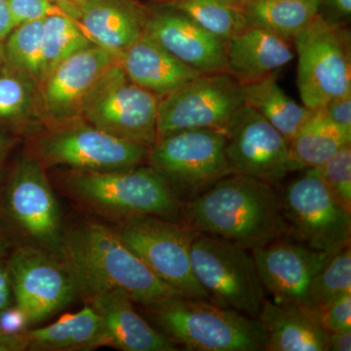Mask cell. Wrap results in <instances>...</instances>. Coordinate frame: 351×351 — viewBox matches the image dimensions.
Returning <instances> with one entry per match:
<instances>
[{
    "label": "cell",
    "instance_id": "obj_7",
    "mask_svg": "<svg viewBox=\"0 0 351 351\" xmlns=\"http://www.w3.org/2000/svg\"><path fill=\"white\" fill-rule=\"evenodd\" d=\"M193 274L209 302L223 308L258 318L265 288L253 256L246 249L197 232L191 248Z\"/></svg>",
    "mask_w": 351,
    "mask_h": 351
},
{
    "label": "cell",
    "instance_id": "obj_24",
    "mask_svg": "<svg viewBox=\"0 0 351 351\" xmlns=\"http://www.w3.org/2000/svg\"><path fill=\"white\" fill-rule=\"evenodd\" d=\"M27 350H90L112 346L103 319L91 306L64 314L48 326L24 332Z\"/></svg>",
    "mask_w": 351,
    "mask_h": 351
},
{
    "label": "cell",
    "instance_id": "obj_12",
    "mask_svg": "<svg viewBox=\"0 0 351 351\" xmlns=\"http://www.w3.org/2000/svg\"><path fill=\"white\" fill-rule=\"evenodd\" d=\"M244 105L242 86L225 73L201 75L159 98L157 138L173 132L226 131Z\"/></svg>",
    "mask_w": 351,
    "mask_h": 351
},
{
    "label": "cell",
    "instance_id": "obj_15",
    "mask_svg": "<svg viewBox=\"0 0 351 351\" xmlns=\"http://www.w3.org/2000/svg\"><path fill=\"white\" fill-rule=\"evenodd\" d=\"M4 209L21 232L59 256L64 235L61 213L38 159L25 156L17 164L7 186Z\"/></svg>",
    "mask_w": 351,
    "mask_h": 351
},
{
    "label": "cell",
    "instance_id": "obj_20",
    "mask_svg": "<svg viewBox=\"0 0 351 351\" xmlns=\"http://www.w3.org/2000/svg\"><path fill=\"white\" fill-rule=\"evenodd\" d=\"M294 58L292 43L248 25L226 41V73L244 86L278 73Z\"/></svg>",
    "mask_w": 351,
    "mask_h": 351
},
{
    "label": "cell",
    "instance_id": "obj_3",
    "mask_svg": "<svg viewBox=\"0 0 351 351\" xmlns=\"http://www.w3.org/2000/svg\"><path fill=\"white\" fill-rule=\"evenodd\" d=\"M144 306L154 327L184 350H265L267 335L258 318L182 295Z\"/></svg>",
    "mask_w": 351,
    "mask_h": 351
},
{
    "label": "cell",
    "instance_id": "obj_29",
    "mask_svg": "<svg viewBox=\"0 0 351 351\" xmlns=\"http://www.w3.org/2000/svg\"><path fill=\"white\" fill-rule=\"evenodd\" d=\"M92 45L96 44L87 38L80 25L68 15L54 14L46 17L41 40L43 82L62 62Z\"/></svg>",
    "mask_w": 351,
    "mask_h": 351
},
{
    "label": "cell",
    "instance_id": "obj_10",
    "mask_svg": "<svg viewBox=\"0 0 351 351\" xmlns=\"http://www.w3.org/2000/svg\"><path fill=\"white\" fill-rule=\"evenodd\" d=\"M304 170L280 195L289 235L332 255L350 245L351 211L332 195L317 169Z\"/></svg>",
    "mask_w": 351,
    "mask_h": 351
},
{
    "label": "cell",
    "instance_id": "obj_39",
    "mask_svg": "<svg viewBox=\"0 0 351 351\" xmlns=\"http://www.w3.org/2000/svg\"><path fill=\"white\" fill-rule=\"evenodd\" d=\"M351 328L328 334L327 351H350Z\"/></svg>",
    "mask_w": 351,
    "mask_h": 351
},
{
    "label": "cell",
    "instance_id": "obj_26",
    "mask_svg": "<svg viewBox=\"0 0 351 351\" xmlns=\"http://www.w3.org/2000/svg\"><path fill=\"white\" fill-rule=\"evenodd\" d=\"M244 105L260 113L290 143L311 110L299 105L277 82V73L242 86Z\"/></svg>",
    "mask_w": 351,
    "mask_h": 351
},
{
    "label": "cell",
    "instance_id": "obj_37",
    "mask_svg": "<svg viewBox=\"0 0 351 351\" xmlns=\"http://www.w3.org/2000/svg\"><path fill=\"white\" fill-rule=\"evenodd\" d=\"M25 314L17 306L8 307L0 313V330L8 334H22L29 326Z\"/></svg>",
    "mask_w": 351,
    "mask_h": 351
},
{
    "label": "cell",
    "instance_id": "obj_19",
    "mask_svg": "<svg viewBox=\"0 0 351 351\" xmlns=\"http://www.w3.org/2000/svg\"><path fill=\"white\" fill-rule=\"evenodd\" d=\"M71 18L92 43L117 58L144 34L147 6L137 0H85Z\"/></svg>",
    "mask_w": 351,
    "mask_h": 351
},
{
    "label": "cell",
    "instance_id": "obj_32",
    "mask_svg": "<svg viewBox=\"0 0 351 351\" xmlns=\"http://www.w3.org/2000/svg\"><path fill=\"white\" fill-rule=\"evenodd\" d=\"M351 293V248L332 254L314 277L306 295V306L318 311L341 295Z\"/></svg>",
    "mask_w": 351,
    "mask_h": 351
},
{
    "label": "cell",
    "instance_id": "obj_30",
    "mask_svg": "<svg viewBox=\"0 0 351 351\" xmlns=\"http://www.w3.org/2000/svg\"><path fill=\"white\" fill-rule=\"evenodd\" d=\"M43 21H32L17 25L3 43V66L29 75L38 86L43 82Z\"/></svg>",
    "mask_w": 351,
    "mask_h": 351
},
{
    "label": "cell",
    "instance_id": "obj_13",
    "mask_svg": "<svg viewBox=\"0 0 351 351\" xmlns=\"http://www.w3.org/2000/svg\"><path fill=\"white\" fill-rule=\"evenodd\" d=\"M223 135L233 173L274 186L291 173L306 169L295 159L287 138L248 106L237 110Z\"/></svg>",
    "mask_w": 351,
    "mask_h": 351
},
{
    "label": "cell",
    "instance_id": "obj_47",
    "mask_svg": "<svg viewBox=\"0 0 351 351\" xmlns=\"http://www.w3.org/2000/svg\"><path fill=\"white\" fill-rule=\"evenodd\" d=\"M0 181H1V171H0Z\"/></svg>",
    "mask_w": 351,
    "mask_h": 351
},
{
    "label": "cell",
    "instance_id": "obj_40",
    "mask_svg": "<svg viewBox=\"0 0 351 351\" xmlns=\"http://www.w3.org/2000/svg\"><path fill=\"white\" fill-rule=\"evenodd\" d=\"M320 6L321 8L324 6L337 22L350 18L351 0H320Z\"/></svg>",
    "mask_w": 351,
    "mask_h": 351
},
{
    "label": "cell",
    "instance_id": "obj_18",
    "mask_svg": "<svg viewBox=\"0 0 351 351\" xmlns=\"http://www.w3.org/2000/svg\"><path fill=\"white\" fill-rule=\"evenodd\" d=\"M252 252L263 288L274 301L306 306L309 286L332 256L282 239Z\"/></svg>",
    "mask_w": 351,
    "mask_h": 351
},
{
    "label": "cell",
    "instance_id": "obj_4",
    "mask_svg": "<svg viewBox=\"0 0 351 351\" xmlns=\"http://www.w3.org/2000/svg\"><path fill=\"white\" fill-rule=\"evenodd\" d=\"M73 195L92 206L121 215L174 219L184 204L151 166L110 171H77L68 179Z\"/></svg>",
    "mask_w": 351,
    "mask_h": 351
},
{
    "label": "cell",
    "instance_id": "obj_45",
    "mask_svg": "<svg viewBox=\"0 0 351 351\" xmlns=\"http://www.w3.org/2000/svg\"><path fill=\"white\" fill-rule=\"evenodd\" d=\"M8 240L0 233V256L3 255L4 253L9 249Z\"/></svg>",
    "mask_w": 351,
    "mask_h": 351
},
{
    "label": "cell",
    "instance_id": "obj_1",
    "mask_svg": "<svg viewBox=\"0 0 351 351\" xmlns=\"http://www.w3.org/2000/svg\"><path fill=\"white\" fill-rule=\"evenodd\" d=\"M184 217L195 232L254 250L289 235L280 195L272 184L248 176H226L184 203Z\"/></svg>",
    "mask_w": 351,
    "mask_h": 351
},
{
    "label": "cell",
    "instance_id": "obj_16",
    "mask_svg": "<svg viewBox=\"0 0 351 351\" xmlns=\"http://www.w3.org/2000/svg\"><path fill=\"white\" fill-rule=\"evenodd\" d=\"M115 62L112 53L98 45L71 55L39 86V114L54 125L80 119L83 99Z\"/></svg>",
    "mask_w": 351,
    "mask_h": 351
},
{
    "label": "cell",
    "instance_id": "obj_38",
    "mask_svg": "<svg viewBox=\"0 0 351 351\" xmlns=\"http://www.w3.org/2000/svg\"><path fill=\"white\" fill-rule=\"evenodd\" d=\"M12 285L7 263H0V313L12 306Z\"/></svg>",
    "mask_w": 351,
    "mask_h": 351
},
{
    "label": "cell",
    "instance_id": "obj_8",
    "mask_svg": "<svg viewBox=\"0 0 351 351\" xmlns=\"http://www.w3.org/2000/svg\"><path fill=\"white\" fill-rule=\"evenodd\" d=\"M158 100L132 82L115 62L83 99L80 119L113 136L151 147L157 140Z\"/></svg>",
    "mask_w": 351,
    "mask_h": 351
},
{
    "label": "cell",
    "instance_id": "obj_48",
    "mask_svg": "<svg viewBox=\"0 0 351 351\" xmlns=\"http://www.w3.org/2000/svg\"><path fill=\"white\" fill-rule=\"evenodd\" d=\"M237 1H239H239H243V0H237Z\"/></svg>",
    "mask_w": 351,
    "mask_h": 351
},
{
    "label": "cell",
    "instance_id": "obj_6",
    "mask_svg": "<svg viewBox=\"0 0 351 351\" xmlns=\"http://www.w3.org/2000/svg\"><path fill=\"white\" fill-rule=\"evenodd\" d=\"M298 89L304 107L317 110L351 93V36L348 25L319 14L293 41Z\"/></svg>",
    "mask_w": 351,
    "mask_h": 351
},
{
    "label": "cell",
    "instance_id": "obj_33",
    "mask_svg": "<svg viewBox=\"0 0 351 351\" xmlns=\"http://www.w3.org/2000/svg\"><path fill=\"white\" fill-rule=\"evenodd\" d=\"M316 169L332 195L351 211V144Z\"/></svg>",
    "mask_w": 351,
    "mask_h": 351
},
{
    "label": "cell",
    "instance_id": "obj_36",
    "mask_svg": "<svg viewBox=\"0 0 351 351\" xmlns=\"http://www.w3.org/2000/svg\"><path fill=\"white\" fill-rule=\"evenodd\" d=\"M319 110L335 125L351 133V93L332 99Z\"/></svg>",
    "mask_w": 351,
    "mask_h": 351
},
{
    "label": "cell",
    "instance_id": "obj_44",
    "mask_svg": "<svg viewBox=\"0 0 351 351\" xmlns=\"http://www.w3.org/2000/svg\"><path fill=\"white\" fill-rule=\"evenodd\" d=\"M14 144L12 138L0 132V158L10 149Z\"/></svg>",
    "mask_w": 351,
    "mask_h": 351
},
{
    "label": "cell",
    "instance_id": "obj_5",
    "mask_svg": "<svg viewBox=\"0 0 351 351\" xmlns=\"http://www.w3.org/2000/svg\"><path fill=\"white\" fill-rule=\"evenodd\" d=\"M225 147V135L219 131H177L157 138L147 159L178 199L186 203L232 174Z\"/></svg>",
    "mask_w": 351,
    "mask_h": 351
},
{
    "label": "cell",
    "instance_id": "obj_23",
    "mask_svg": "<svg viewBox=\"0 0 351 351\" xmlns=\"http://www.w3.org/2000/svg\"><path fill=\"white\" fill-rule=\"evenodd\" d=\"M267 351H327L328 334L316 311L306 304L265 300L258 315Z\"/></svg>",
    "mask_w": 351,
    "mask_h": 351
},
{
    "label": "cell",
    "instance_id": "obj_27",
    "mask_svg": "<svg viewBox=\"0 0 351 351\" xmlns=\"http://www.w3.org/2000/svg\"><path fill=\"white\" fill-rule=\"evenodd\" d=\"M351 144V133L335 125L318 110L302 124L291 140L293 154L304 168H319L339 149Z\"/></svg>",
    "mask_w": 351,
    "mask_h": 351
},
{
    "label": "cell",
    "instance_id": "obj_28",
    "mask_svg": "<svg viewBox=\"0 0 351 351\" xmlns=\"http://www.w3.org/2000/svg\"><path fill=\"white\" fill-rule=\"evenodd\" d=\"M156 2L184 14L225 41L248 27L237 0H157Z\"/></svg>",
    "mask_w": 351,
    "mask_h": 351
},
{
    "label": "cell",
    "instance_id": "obj_35",
    "mask_svg": "<svg viewBox=\"0 0 351 351\" xmlns=\"http://www.w3.org/2000/svg\"><path fill=\"white\" fill-rule=\"evenodd\" d=\"M317 313L321 325L328 332L351 328V293L332 300Z\"/></svg>",
    "mask_w": 351,
    "mask_h": 351
},
{
    "label": "cell",
    "instance_id": "obj_43",
    "mask_svg": "<svg viewBox=\"0 0 351 351\" xmlns=\"http://www.w3.org/2000/svg\"><path fill=\"white\" fill-rule=\"evenodd\" d=\"M49 1L56 4L57 6H59L60 8L64 11L66 15L71 17L73 11H75L80 4L83 3L85 0H49Z\"/></svg>",
    "mask_w": 351,
    "mask_h": 351
},
{
    "label": "cell",
    "instance_id": "obj_22",
    "mask_svg": "<svg viewBox=\"0 0 351 351\" xmlns=\"http://www.w3.org/2000/svg\"><path fill=\"white\" fill-rule=\"evenodd\" d=\"M117 60L132 82L158 99L203 75L173 56L145 32Z\"/></svg>",
    "mask_w": 351,
    "mask_h": 351
},
{
    "label": "cell",
    "instance_id": "obj_46",
    "mask_svg": "<svg viewBox=\"0 0 351 351\" xmlns=\"http://www.w3.org/2000/svg\"><path fill=\"white\" fill-rule=\"evenodd\" d=\"M4 55H3V41H0V71L3 68Z\"/></svg>",
    "mask_w": 351,
    "mask_h": 351
},
{
    "label": "cell",
    "instance_id": "obj_25",
    "mask_svg": "<svg viewBox=\"0 0 351 351\" xmlns=\"http://www.w3.org/2000/svg\"><path fill=\"white\" fill-rule=\"evenodd\" d=\"M237 3L247 25L291 43L321 13L320 0H243Z\"/></svg>",
    "mask_w": 351,
    "mask_h": 351
},
{
    "label": "cell",
    "instance_id": "obj_21",
    "mask_svg": "<svg viewBox=\"0 0 351 351\" xmlns=\"http://www.w3.org/2000/svg\"><path fill=\"white\" fill-rule=\"evenodd\" d=\"M89 306L101 316L112 348L123 351H174L176 345L138 313L134 302L120 290L92 295Z\"/></svg>",
    "mask_w": 351,
    "mask_h": 351
},
{
    "label": "cell",
    "instance_id": "obj_14",
    "mask_svg": "<svg viewBox=\"0 0 351 351\" xmlns=\"http://www.w3.org/2000/svg\"><path fill=\"white\" fill-rule=\"evenodd\" d=\"M6 263L15 306L25 314L29 325L59 313L78 294L63 262L43 249L22 247Z\"/></svg>",
    "mask_w": 351,
    "mask_h": 351
},
{
    "label": "cell",
    "instance_id": "obj_34",
    "mask_svg": "<svg viewBox=\"0 0 351 351\" xmlns=\"http://www.w3.org/2000/svg\"><path fill=\"white\" fill-rule=\"evenodd\" d=\"M5 2L14 27L32 21L45 19L54 14H64L59 6L49 0H5Z\"/></svg>",
    "mask_w": 351,
    "mask_h": 351
},
{
    "label": "cell",
    "instance_id": "obj_31",
    "mask_svg": "<svg viewBox=\"0 0 351 351\" xmlns=\"http://www.w3.org/2000/svg\"><path fill=\"white\" fill-rule=\"evenodd\" d=\"M39 112V86L29 75L0 71V124H19Z\"/></svg>",
    "mask_w": 351,
    "mask_h": 351
},
{
    "label": "cell",
    "instance_id": "obj_42",
    "mask_svg": "<svg viewBox=\"0 0 351 351\" xmlns=\"http://www.w3.org/2000/svg\"><path fill=\"white\" fill-rule=\"evenodd\" d=\"M14 27H15L5 0H0V41H4Z\"/></svg>",
    "mask_w": 351,
    "mask_h": 351
},
{
    "label": "cell",
    "instance_id": "obj_9",
    "mask_svg": "<svg viewBox=\"0 0 351 351\" xmlns=\"http://www.w3.org/2000/svg\"><path fill=\"white\" fill-rule=\"evenodd\" d=\"M115 232L156 276L180 294L209 301L191 265V243L197 233L193 228L152 215H136L124 218Z\"/></svg>",
    "mask_w": 351,
    "mask_h": 351
},
{
    "label": "cell",
    "instance_id": "obj_2",
    "mask_svg": "<svg viewBox=\"0 0 351 351\" xmlns=\"http://www.w3.org/2000/svg\"><path fill=\"white\" fill-rule=\"evenodd\" d=\"M58 258L73 277L77 292L88 299L120 290L134 302L147 306L182 295L156 276L115 230L100 223L88 221L64 232Z\"/></svg>",
    "mask_w": 351,
    "mask_h": 351
},
{
    "label": "cell",
    "instance_id": "obj_41",
    "mask_svg": "<svg viewBox=\"0 0 351 351\" xmlns=\"http://www.w3.org/2000/svg\"><path fill=\"white\" fill-rule=\"evenodd\" d=\"M24 332H22V334H8V332L0 330V351L27 350V346Z\"/></svg>",
    "mask_w": 351,
    "mask_h": 351
},
{
    "label": "cell",
    "instance_id": "obj_11",
    "mask_svg": "<svg viewBox=\"0 0 351 351\" xmlns=\"http://www.w3.org/2000/svg\"><path fill=\"white\" fill-rule=\"evenodd\" d=\"M149 149L80 119L58 124L36 144L39 161L77 171H110L142 165Z\"/></svg>",
    "mask_w": 351,
    "mask_h": 351
},
{
    "label": "cell",
    "instance_id": "obj_17",
    "mask_svg": "<svg viewBox=\"0 0 351 351\" xmlns=\"http://www.w3.org/2000/svg\"><path fill=\"white\" fill-rule=\"evenodd\" d=\"M145 34L203 75L226 73V41L170 7L147 6Z\"/></svg>",
    "mask_w": 351,
    "mask_h": 351
}]
</instances>
